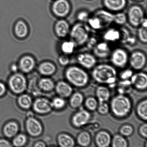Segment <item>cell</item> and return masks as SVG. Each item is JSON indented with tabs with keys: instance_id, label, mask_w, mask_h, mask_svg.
Wrapping results in <instances>:
<instances>
[{
	"instance_id": "8fae6325",
	"label": "cell",
	"mask_w": 147,
	"mask_h": 147,
	"mask_svg": "<svg viewBox=\"0 0 147 147\" xmlns=\"http://www.w3.org/2000/svg\"><path fill=\"white\" fill-rule=\"evenodd\" d=\"M103 8L115 13L124 11L127 7V0H102Z\"/></svg>"
},
{
	"instance_id": "f35d334b",
	"label": "cell",
	"mask_w": 147,
	"mask_h": 147,
	"mask_svg": "<svg viewBox=\"0 0 147 147\" xmlns=\"http://www.w3.org/2000/svg\"><path fill=\"white\" fill-rule=\"evenodd\" d=\"M112 146L113 147H126L127 146L126 140L122 135H115L112 142Z\"/></svg>"
},
{
	"instance_id": "484cf974",
	"label": "cell",
	"mask_w": 147,
	"mask_h": 147,
	"mask_svg": "<svg viewBox=\"0 0 147 147\" xmlns=\"http://www.w3.org/2000/svg\"><path fill=\"white\" fill-rule=\"evenodd\" d=\"M77 48V46L76 43L71 39L65 41L61 46L62 51L64 54L68 56L73 54Z\"/></svg>"
},
{
	"instance_id": "ac0fdd59",
	"label": "cell",
	"mask_w": 147,
	"mask_h": 147,
	"mask_svg": "<svg viewBox=\"0 0 147 147\" xmlns=\"http://www.w3.org/2000/svg\"><path fill=\"white\" fill-rule=\"evenodd\" d=\"M131 82L137 89L144 90L147 87V76L146 73L141 72L132 75Z\"/></svg>"
},
{
	"instance_id": "603a6c76",
	"label": "cell",
	"mask_w": 147,
	"mask_h": 147,
	"mask_svg": "<svg viewBox=\"0 0 147 147\" xmlns=\"http://www.w3.org/2000/svg\"><path fill=\"white\" fill-rule=\"evenodd\" d=\"M57 93L63 97H67L70 96L73 89L68 84L63 82H59L56 87Z\"/></svg>"
},
{
	"instance_id": "d6986e66",
	"label": "cell",
	"mask_w": 147,
	"mask_h": 147,
	"mask_svg": "<svg viewBox=\"0 0 147 147\" xmlns=\"http://www.w3.org/2000/svg\"><path fill=\"white\" fill-rule=\"evenodd\" d=\"M26 126L28 133L33 136H38L42 131L41 124L33 117L28 118L27 119Z\"/></svg>"
},
{
	"instance_id": "74e56055",
	"label": "cell",
	"mask_w": 147,
	"mask_h": 147,
	"mask_svg": "<svg viewBox=\"0 0 147 147\" xmlns=\"http://www.w3.org/2000/svg\"><path fill=\"white\" fill-rule=\"evenodd\" d=\"M132 84L131 81L128 80H123L119 82L118 90L120 94H124L129 93L131 89Z\"/></svg>"
},
{
	"instance_id": "5bb4252c",
	"label": "cell",
	"mask_w": 147,
	"mask_h": 147,
	"mask_svg": "<svg viewBox=\"0 0 147 147\" xmlns=\"http://www.w3.org/2000/svg\"><path fill=\"white\" fill-rule=\"evenodd\" d=\"M121 32V38L119 44L122 45L134 47L136 45L138 40L136 36L128 27L125 26L120 27Z\"/></svg>"
},
{
	"instance_id": "f907efd6",
	"label": "cell",
	"mask_w": 147,
	"mask_h": 147,
	"mask_svg": "<svg viewBox=\"0 0 147 147\" xmlns=\"http://www.w3.org/2000/svg\"><path fill=\"white\" fill-rule=\"evenodd\" d=\"M11 146L10 143L8 141L5 140H0V147H9Z\"/></svg>"
},
{
	"instance_id": "30bf717a",
	"label": "cell",
	"mask_w": 147,
	"mask_h": 147,
	"mask_svg": "<svg viewBox=\"0 0 147 147\" xmlns=\"http://www.w3.org/2000/svg\"><path fill=\"white\" fill-rule=\"evenodd\" d=\"M111 45L100 40L92 51L98 59H109L112 49Z\"/></svg>"
},
{
	"instance_id": "3957f363",
	"label": "cell",
	"mask_w": 147,
	"mask_h": 147,
	"mask_svg": "<svg viewBox=\"0 0 147 147\" xmlns=\"http://www.w3.org/2000/svg\"><path fill=\"white\" fill-rule=\"evenodd\" d=\"M127 23L132 28H138L147 18L146 11L143 6L134 4L128 7L126 13Z\"/></svg>"
},
{
	"instance_id": "c3c4849f",
	"label": "cell",
	"mask_w": 147,
	"mask_h": 147,
	"mask_svg": "<svg viewBox=\"0 0 147 147\" xmlns=\"http://www.w3.org/2000/svg\"><path fill=\"white\" fill-rule=\"evenodd\" d=\"M59 61L62 65L66 66L70 63V60L69 56L64 54L59 59Z\"/></svg>"
},
{
	"instance_id": "db71d44e",
	"label": "cell",
	"mask_w": 147,
	"mask_h": 147,
	"mask_svg": "<svg viewBox=\"0 0 147 147\" xmlns=\"http://www.w3.org/2000/svg\"><path fill=\"white\" fill-rule=\"evenodd\" d=\"M11 69L13 71H16L17 70V67L16 65H13L11 66Z\"/></svg>"
},
{
	"instance_id": "8992f818",
	"label": "cell",
	"mask_w": 147,
	"mask_h": 147,
	"mask_svg": "<svg viewBox=\"0 0 147 147\" xmlns=\"http://www.w3.org/2000/svg\"><path fill=\"white\" fill-rule=\"evenodd\" d=\"M129 52L126 49L118 47L112 49L109 57L111 64L115 67L124 68L129 63Z\"/></svg>"
},
{
	"instance_id": "277c9868",
	"label": "cell",
	"mask_w": 147,
	"mask_h": 147,
	"mask_svg": "<svg viewBox=\"0 0 147 147\" xmlns=\"http://www.w3.org/2000/svg\"><path fill=\"white\" fill-rule=\"evenodd\" d=\"M66 76L70 83L78 87L86 86L89 80L87 72L79 65H74L69 67L66 71Z\"/></svg>"
},
{
	"instance_id": "e0dca14e",
	"label": "cell",
	"mask_w": 147,
	"mask_h": 147,
	"mask_svg": "<svg viewBox=\"0 0 147 147\" xmlns=\"http://www.w3.org/2000/svg\"><path fill=\"white\" fill-rule=\"evenodd\" d=\"M93 13L101 20L106 27L113 24L114 13L104 8L96 9Z\"/></svg>"
},
{
	"instance_id": "7dc6e473",
	"label": "cell",
	"mask_w": 147,
	"mask_h": 147,
	"mask_svg": "<svg viewBox=\"0 0 147 147\" xmlns=\"http://www.w3.org/2000/svg\"><path fill=\"white\" fill-rule=\"evenodd\" d=\"M133 75L132 70L129 69H126L121 73L120 75L121 79L122 80H128L132 77Z\"/></svg>"
},
{
	"instance_id": "7bdbcfd3",
	"label": "cell",
	"mask_w": 147,
	"mask_h": 147,
	"mask_svg": "<svg viewBox=\"0 0 147 147\" xmlns=\"http://www.w3.org/2000/svg\"><path fill=\"white\" fill-rule=\"evenodd\" d=\"M27 138L25 135L20 134L17 136L13 141L14 146L17 147L23 146L26 142Z\"/></svg>"
},
{
	"instance_id": "ab89813d",
	"label": "cell",
	"mask_w": 147,
	"mask_h": 147,
	"mask_svg": "<svg viewBox=\"0 0 147 147\" xmlns=\"http://www.w3.org/2000/svg\"><path fill=\"white\" fill-rule=\"evenodd\" d=\"M18 103L20 106L25 109H28L32 104L31 98L28 95L24 94L19 98Z\"/></svg>"
},
{
	"instance_id": "ffe728a7",
	"label": "cell",
	"mask_w": 147,
	"mask_h": 147,
	"mask_svg": "<svg viewBox=\"0 0 147 147\" xmlns=\"http://www.w3.org/2000/svg\"><path fill=\"white\" fill-rule=\"evenodd\" d=\"M52 105L47 99L45 98L37 99L34 102V111L39 113H48L51 111Z\"/></svg>"
},
{
	"instance_id": "4316f807",
	"label": "cell",
	"mask_w": 147,
	"mask_h": 147,
	"mask_svg": "<svg viewBox=\"0 0 147 147\" xmlns=\"http://www.w3.org/2000/svg\"><path fill=\"white\" fill-rule=\"evenodd\" d=\"M127 23L126 13L124 11L115 13L114 16L113 24L118 27L125 26Z\"/></svg>"
},
{
	"instance_id": "52a82bcc",
	"label": "cell",
	"mask_w": 147,
	"mask_h": 147,
	"mask_svg": "<svg viewBox=\"0 0 147 147\" xmlns=\"http://www.w3.org/2000/svg\"><path fill=\"white\" fill-rule=\"evenodd\" d=\"M147 62V54L144 50L136 49L129 53L128 64L133 69L142 70L146 67Z\"/></svg>"
},
{
	"instance_id": "7402d4cb",
	"label": "cell",
	"mask_w": 147,
	"mask_h": 147,
	"mask_svg": "<svg viewBox=\"0 0 147 147\" xmlns=\"http://www.w3.org/2000/svg\"><path fill=\"white\" fill-rule=\"evenodd\" d=\"M111 142L110 135L105 131H101L96 134V142L99 147H107L109 146Z\"/></svg>"
},
{
	"instance_id": "f5cc1de1",
	"label": "cell",
	"mask_w": 147,
	"mask_h": 147,
	"mask_svg": "<svg viewBox=\"0 0 147 147\" xmlns=\"http://www.w3.org/2000/svg\"><path fill=\"white\" fill-rule=\"evenodd\" d=\"M35 147H45V145L42 142H38L36 144Z\"/></svg>"
},
{
	"instance_id": "bcb514c9",
	"label": "cell",
	"mask_w": 147,
	"mask_h": 147,
	"mask_svg": "<svg viewBox=\"0 0 147 147\" xmlns=\"http://www.w3.org/2000/svg\"><path fill=\"white\" fill-rule=\"evenodd\" d=\"M109 111V105L106 102L99 103L98 107V111L102 115H106Z\"/></svg>"
},
{
	"instance_id": "f1b7e54d",
	"label": "cell",
	"mask_w": 147,
	"mask_h": 147,
	"mask_svg": "<svg viewBox=\"0 0 147 147\" xmlns=\"http://www.w3.org/2000/svg\"><path fill=\"white\" fill-rule=\"evenodd\" d=\"M91 14L92 13L87 9H80L76 13V21L78 22L86 23Z\"/></svg>"
},
{
	"instance_id": "7a4b0ae2",
	"label": "cell",
	"mask_w": 147,
	"mask_h": 147,
	"mask_svg": "<svg viewBox=\"0 0 147 147\" xmlns=\"http://www.w3.org/2000/svg\"><path fill=\"white\" fill-rule=\"evenodd\" d=\"M92 32L86 23L76 22L71 27L69 35L78 48L84 47Z\"/></svg>"
},
{
	"instance_id": "6da1fadb",
	"label": "cell",
	"mask_w": 147,
	"mask_h": 147,
	"mask_svg": "<svg viewBox=\"0 0 147 147\" xmlns=\"http://www.w3.org/2000/svg\"><path fill=\"white\" fill-rule=\"evenodd\" d=\"M92 69V77L98 83L109 85L116 81L117 71L111 64L100 63Z\"/></svg>"
},
{
	"instance_id": "1f68e13d",
	"label": "cell",
	"mask_w": 147,
	"mask_h": 147,
	"mask_svg": "<svg viewBox=\"0 0 147 147\" xmlns=\"http://www.w3.org/2000/svg\"><path fill=\"white\" fill-rule=\"evenodd\" d=\"M77 141L78 143L80 146L87 147L90 144L91 142L90 135L86 131L81 132L78 136Z\"/></svg>"
},
{
	"instance_id": "b9f144b4",
	"label": "cell",
	"mask_w": 147,
	"mask_h": 147,
	"mask_svg": "<svg viewBox=\"0 0 147 147\" xmlns=\"http://www.w3.org/2000/svg\"><path fill=\"white\" fill-rule=\"evenodd\" d=\"M85 106L89 110L94 111L97 109L98 103L94 98L89 97L85 101Z\"/></svg>"
},
{
	"instance_id": "f546056e",
	"label": "cell",
	"mask_w": 147,
	"mask_h": 147,
	"mask_svg": "<svg viewBox=\"0 0 147 147\" xmlns=\"http://www.w3.org/2000/svg\"><path fill=\"white\" fill-rule=\"evenodd\" d=\"M58 142L60 146L63 147H72L75 145L74 140L69 135L62 134L59 136Z\"/></svg>"
},
{
	"instance_id": "f6af8a7d",
	"label": "cell",
	"mask_w": 147,
	"mask_h": 147,
	"mask_svg": "<svg viewBox=\"0 0 147 147\" xmlns=\"http://www.w3.org/2000/svg\"><path fill=\"white\" fill-rule=\"evenodd\" d=\"M51 104L52 107H54L57 109H60L64 107L65 102L64 99L61 98H57L54 99Z\"/></svg>"
},
{
	"instance_id": "ba28073f",
	"label": "cell",
	"mask_w": 147,
	"mask_h": 147,
	"mask_svg": "<svg viewBox=\"0 0 147 147\" xmlns=\"http://www.w3.org/2000/svg\"><path fill=\"white\" fill-rule=\"evenodd\" d=\"M101 32L100 38L103 41L111 45L120 43L121 38L120 27L112 24L106 27Z\"/></svg>"
},
{
	"instance_id": "8d00e7d4",
	"label": "cell",
	"mask_w": 147,
	"mask_h": 147,
	"mask_svg": "<svg viewBox=\"0 0 147 147\" xmlns=\"http://www.w3.org/2000/svg\"><path fill=\"white\" fill-rule=\"evenodd\" d=\"M40 73L45 75L53 74L55 71V67L50 63H45L40 65L39 69Z\"/></svg>"
},
{
	"instance_id": "9a60e30c",
	"label": "cell",
	"mask_w": 147,
	"mask_h": 147,
	"mask_svg": "<svg viewBox=\"0 0 147 147\" xmlns=\"http://www.w3.org/2000/svg\"><path fill=\"white\" fill-rule=\"evenodd\" d=\"M86 24L93 32H101L106 28L101 20L93 13H92Z\"/></svg>"
},
{
	"instance_id": "11a10c76",
	"label": "cell",
	"mask_w": 147,
	"mask_h": 147,
	"mask_svg": "<svg viewBox=\"0 0 147 147\" xmlns=\"http://www.w3.org/2000/svg\"><path fill=\"white\" fill-rule=\"evenodd\" d=\"M132 1H135L136 2L139 3L142 2V1H144V0H132Z\"/></svg>"
},
{
	"instance_id": "d6a6232c",
	"label": "cell",
	"mask_w": 147,
	"mask_h": 147,
	"mask_svg": "<svg viewBox=\"0 0 147 147\" xmlns=\"http://www.w3.org/2000/svg\"><path fill=\"white\" fill-rule=\"evenodd\" d=\"M136 37L138 41L146 45L147 43V28L140 26L137 28Z\"/></svg>"
},
{
	"instance_id": "816d5d0a",
	"label": "cell",
	"mask_w": 147,
	"mask_h": 147,
	"mask_svg": "<svg viewBox=\"0 0 147 147\" xmlns=\"http://www.w3.org/2000/svg\"><path fill=\"white\" fill-rule=\"evenodd\" d=\"M5 86L2 83H0V96L3 94L5 91Z\"/></svg>"
},
{
	"instance_id": "4dcf8cb0",
	"label": "cell",
	"mask_w": 147,
	"mask_h": 147,
	"mask_svg": "<svg viewBox=\"0 0 147 147\" xmlns=\"http://www.w3.org/2000/svg\"><path fill=\"white\" fill-rule=\"evenodd\" d=\"M18 129V127L16 123L10 122L4 127V132L6 136L11 138L17 133Z\"/></svg>"
},
{
	"instance_id": "9c48e42d",
	"label": "cell",
	"mask_w": 147,
	"mask_h": 147,
	"mask_svg": "<svg viewBox=\"0 0 147 147\" xmlns=\"http://www.w3.org/2000/svg\"><path fill=\"white\" fill-rule=\"evenodd\" d=\"M76 59L79 66L87 69H93L97 64L98 59L93 53L86 50L77 53Z\"/></svg>"
},
{
	"instance_id": "ee69618b",
	"label": "cell",
	"mask_w": 147,
	"mask_h": 147,
	"mask_svg": "<svg viewBox=\"0 0 147 147\" xmlns=\"http://www.w3.org/2000/svg\"><path fill=\"white\" fill-rule=\"evenodd\" d=\"M133 129L129 125H125L122 127L120 129V132L122 135L125 136H130L133 132Z\"/></svg>"
},
{
	"instance_id": "836d02e7",
	"label": "cell",
	"mask_w": 147,
	"mask_h": 147,
	"mask_svg": "<svg viewBox=\"0 0 147 147\" xmlns=\"http://www.w3.org/2000/svg\"><path fill=\"white\" fill-rule=\"evenodd\" d=\"M15 31L17 36L20 38H23L27 35L28 29L25 23L20 21L16 24Z\"/></svg>"
},
{
	"instance_id": "44dd1931",
	"label": "cell",
	"mask_w": 147,
	"mask_h": 147,
	"mask_svg": "<svg viewBox=\"0 0 147 147\" xmlns=\"http://www.w3.org/2000/svg\"><path fill=\"white\" fill-rule=\"evenodd\" d=\"M70 29L69 24L65 20H60L56 24V32L59 36L62 38L67 36L69 34Z\"/></svg>"
},
{
	"instance_id": "d590c367",
	"label": "cell",
	"mask_w": 147,
	"mask_h": 147,
	"mask_svg": "<svg viewBox=\"0 0 147 147\" xmlns=\"http://www.w3.org/2000/svg\"><path fill=\"white\" fill-rule=\"evenodd\" d=\"M84 100L83 95L79 92L73 94L70 99V104L72 107L77 108L81 106Z\"/></svg>"
},
{
	"instance_id": "7c38bea8",
	"label": "cell",
	"mask_w": 147,
	"mask_h": 147,
	"mask_svg": "<svg viewBox=\"0 0 147 147\" xmlns=\"http://www.w3.org/2000/svg\"><path fill=\"white\" fill-rule=\"evenodd\" d=\"M9 85L13 92L15 93H20L25 90L26 88V81L22 75L16 74L10 78Z\"/></svg>"
},
{
	"instance_id": "5b68a950",
	"label": "cell",
	"mask_w": 147,
	"mask_h": 147,
	"mask_svg": "<svg viewBox=\"0 0 147 147\" xmlns=\"http://www.w3.org/2000/svg\"><path fill=\"white\" fill-rule=\"evenodd\" d=\"M111 109L115 116L122 117L130 111L131 105L129 98L123 94L115 96L111 102Z\"/></svg>"
},
{
	"instance_id": "d4e9b609",
	"label": "cell",
	"mask_w": 147,
	"mask_h": 147,
	"mask_svg": "<svg viewBox=\"0 0 147 147\" xmlns=\"http://www.w3.org/2000/svg\"><path fill=\"white\" fill-rule=\"evenodd\" d=\"M96 94L99 103L106 102L109 100L110 96V92L107 88L99 86L96 89Z\"/></svg>"
},
{
	"instance_id": "e575fe53",
	"label": "cell",
	"mask_w": 147,
	"mask_h": 147,
	"mask_svg": "<svg viewBox=\"0 0 147 147\" xmlns=\"http://www.w3.org/2000/svg\"><path fill=\"white\" fill-rule=\"evenodd\" d=\"M137 112L139 116L144 120L147 119V100L145 99L138 105Z\"/></svg>"
},
{
	"instance_id": "681fc988",
	"label": "cell",
	"mask_w": 147,
	"mask_h": 147,
	"mask_svg": "<svg viewBox=\"0 0 147 147\" xmlns=\"http://www.w3.org/2000/svg\"><path fill=\"white\" fill-rule=\"evenodd\" d=\"M139 132L142 136L145 138L147 137V125L146 123L144 124L140 127Z\"/></svg>"
},
{
	"instance_id": "83f0119b",
	"label": "cell",
	"mask_w": 147,
	"mask_h": 147,
	"mask_svg": "<svg viewBox=\"0 0 147 147\" xmlns=\"http://www.w3.org/2000/svg\"><path fill=\"white\" fill-rule=\"evenodd\" d=\"M100 40V37L96 34V33L92 32L84 47L86 48V51L91 52Z\"/></svg>"
},
{
	"instance_id": "cb8c5ba5",
	"label": "cell",
	"mask_w": 147,
	"mask_h": 147,
	"mask_svg": "<svg viewBox=\"0 0 147 147\" xmlns=\"http://www.w3.org/2000/svg\"><path fill=\"white\" fill-rule=\"evenodd\" d=\"M34 61L32 57L29 56L24 57L21 59L20 62V67L23 71L29 72L34 68Z\"/></svg>"
},
{
	"instance_id": "2e32d148",
	"label": "cell",
	"mask_w": 147,
	"mask_h": 147,
	"mask_svg": "<svg viewBox=\"0 0 147 147\" xmlns=\"http://www.w3.org/2000/svg\"><path fill=\"white\" fill-rule=\"evenodd\" d=\"M90 113L87 111H79L73 116L72 122L73 125L77 127L84 126L88 123L90 118Z\"/></svg>"
},
{
	"instance_id": "60d3db41",
	"label": "cell",
	"mask_w": 147,
	"mask_h": 147,
	"mask_svg": "<svg viewBox=\"0 0 147 147\" xmlns=\"http://www.w3.org/2000/svg\"><path fill=\"white\" fill-rule=\"evenodd\" d=\"M39 86L43 90L49 91L54 87V84L51 79L47 78L42 79L39 82Z\"/></svg>"
},
{
	"instance_id": "4fadbf2b",
	"label": "cell",
	"mask_w": 147,
	"mask_h": 147,
	"mask_svg": "<svg viewBox=\"0 0 147 147\" xmlns=\"http://www.w3.org/2000/svg\"><path fill=\"white\" fill-rule=\"evenodd\" d=\"M53 10L56 15L65 17L71 12V6L67 0H57L53 4Z\"/></svg>"
}]
</instances>
